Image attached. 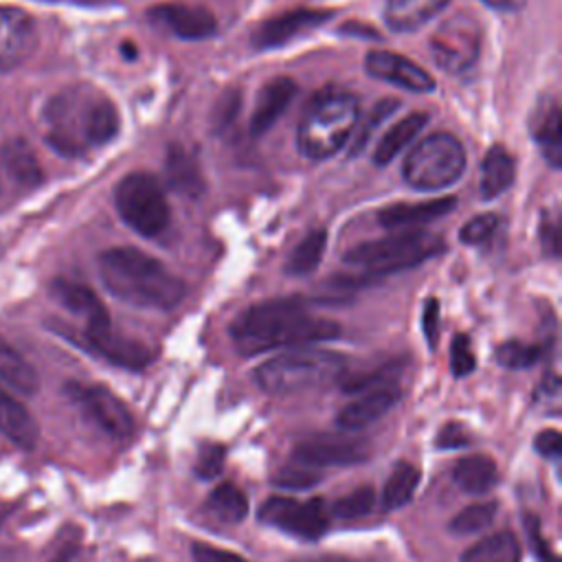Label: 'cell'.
I'll return each instance as SVG.
<instances>
[{
  "label": "cell",
  "instance_id": "obj_24",
  "mask_svg": "<svg viewBox=\"0 0 562 562\" xmlns=\"http://www.w3.org/2000/svg\"><path fill=\"white\" fill-rule=\"evenodd\" d=\"M165 176L171 189H176L184 198H198L206 187L195 156L182 145L169 147L165 158Z\"/></svg>",
  "mask_w": 562,
  "mask_h": 562
},
{
  "label": "cell",
  "instance_id": "obj_4",
  "mask_svg": "<svg viewBox=\"0 0 562 562\" xmlns=\"http://www.w3.org/2000/svg\"><path fill=\"white\" fill-rule=\"evenodd\" d=\"M358 121V99L351 92L329 88L307 105L296 130V145L310 160L331 158L349 143Z\"/></svg>",
  "mask_w": 562,
  "mask_h": 562
},
{
  "label": "cell",
  "instance_id": "obj_7",
  "mask_svg": "<svg viewBox=\"0 0 562 562\" xmlns=\"http://www.w3.org/2000/svg\"><path fill=\"white\" fill-rule=\"evenodd\" d=\"M465 169V151L457 136L435 132L422 138L404 158L402 176L419 191H439L454 184Z\"/></svg>",
  "mask_w": 562,
  "mask_h": 562
},
{
  "label": "cell",
  "instance_id": "obj_52",
  "mask_svg": "<svg viewBox=\"0 0 562 562\" xmlns=\"http://www.w3.org/2000/svg\"><path fill=\"white\" fill-rule=\"evenodd\" d=\"M481 2L492 9H498V11H507L514 7V0H481Z\"/></svg>",
  "mask_w": 562,
  "mask_h": 562
},
{
  "label": "cell",
  "instance_id": "obj_17",
  "mask_svg": "<svg viewBox=\"0 0 562 562\" xmlns=\"http://www.w3.org/2000/svg\"><path fill=\"white\" fill-rule=\"evenodd\" d=\"M149 20L156 24H162L176 37L187 42L206 40L217 29V20L209 9L191 7L182 2H165V4L151 7Z\"/></svg>",
  "mask_w": 562,
  "mask_h": 562
},
{
  "label": "cell",
  "instance_id": "obj_9",
  "mask_svg": "<svg viewBox=\"0 0 562 562\" xmlns=\"http://www.w3.org/2000/svg\"><path fill=\"white\" fill-rule=\"evenodd\" d=\"M66 395L108 437L125 441L134 432V417L125 402L103 384L68 382Z\"/></svg>",
  "mask_w": 562,
  "mask_h": 562
},
{
  "label": "cell",
  "instance_id": "obj_13",
  "mask_svg": "<svg viewBox=\"0 0 562 562\" xmlns=\"http://www.w3.org/2000/svg\"><path fill=\"white\" fill-rule=\"evenodd\" d=\"M83 345L105 362L130 371H140L156 358V351L151 347H147L140 340L116 334L112 329V323L101 327H86Z\"/></svg>",
  "mask_w": 562,
  "mask_h": 562
},
{
  "label": "cell",
  "instance_id": "obj_30",
  "mask_svg": "<svg viewBox=\"0 0 562 562\" xmlns=\"http://www.w3.org/2000/svg\"><path fill=\"white\" fill-rule=\"evenodd\" d=\"M522 549L514 533L498 531L481 538L463 551L461 562H520Z\"/></svg>",
  "mask_w": 562,
  "mask_h": 562
},
{
  "label": "cell",
  "instance_id": "obj_26",
  "mask_svg": "<svg viewBox=\"0 0 562 562\" xmlns=\"http://www.w3.org/2000/svg\"><path fill=\"white\" fill-rule=\"evenodd\" d=\"M514 176H516L514 156L501 145L490 147L481 162V176H479L481 198L492 200L501 195L505 189H509V184L514 182Z\"/></svg>",
  "mask_w": 562,
  "mask_h": 562
},
{
  "label": "cell",
  "instance_id": "obj_19",
  "mask_svg": "<svg viewBox=\"0 0 562 562\" xmlns=\"http://www.w3.org/2000/svg\"><path fill=\"white\" fill-rule=\"evenodd\" d=\"M296 94V83L290 77H274L270 79L257 94L248 130L252 136L266 134L288 110Z\"/></svg>",
  "mask_w": 562,
  "mask_h": 562
},
{
  "label": "cell",
  "instance_id": "obj_14",
  "mask_svg": "<svg viewBox=\"0 0 562 562\" xmlns=\"http://www.w3.org/2000/svg\"><path fill=\"white\" fill-rule=\"evenodd\" d=\"M334 18L331 11L323 9H292L279 15H272L263 22L257 24V29L250 35V42L255 48L268 50V48H279L292 42L294 37H301L325 22Z\"/></svg>",
  "mask_w": 562,
  "mask_h": 562
},
{
  "label": "cell",
  "instance_id": "obj_34",
  "mask_svg": "<svg viewBox=\"0 0 562 562\" xmlns=\"http://www.w3.org/2000/svg\"><path fill=\"white\" fill-rule=\"evenodd\" d=\"M498 512V503L496 501H483V503H474L468 505L465 509H461L448 525L450 533L454 536H472L479 533L483 529H487Z\"/></svg>",
  "mask_w": 562,
  "mask_h": 562
},
{
  "label": "cell",
  "instance_id": "obj_53",
  "mask_svg": "<svg viewBox=\"0 0 562 562\" xmlns=\"http://www.w3.org/2000/svg\"><path fill=\"white\" fill-rule=\"evenodd\" d=\"M86 2H101V0H86Z\"/></svg>",
  "mask_w": 562,
  "mask_h": 562
},
{
  "label": "cell",
  "instance_id": "obj_25",
  "mask_svg": "<svg viewBox=\"0 0 562 562\" xmlns=\"http://www.w3.org/2000/svg\"><path fill=\"white\" fill-rule=\"evenodd\" d=\"M448 4L450 0H389L384 20L391 31L408 33L430 22Z\"/></svg>",
  "mask_w": 562,
  "mask_h": 562
},
{
  "label": "cell",
  "instance_id": "obj_2",
  "mask_svg": "<svg viewBox=\"0 0 562 562\" xmlns=\"http://www.w3.org/2000/svg\"><path fill=\"white\" fill-rule=\"evenodd\" d=\"M121 127L116 105L90 83H75L57 92L44 108L46 143L61 156L77 158L108 145Z\"/></svg>",
  "mask_w": 562,
  "mask_h": 562
},
{
  "label": "cell",
  "instance_id": "obj_48",
  "mask_svg": "<svg viewBox=\"0 0 562 562\" xmlns=\"http://www.w3.org/2000/svg\"><path fill=\"white\" fill-rule=\"evenodd\" d=\"M525 527L529 529V540H531L533 551L538 553L540 562H560L558 555L549 549L547 540L540 536V531H538V527H540V525H538V518L531 516V514H527V516H525Z\"/></svg>",
  "mask_w": 562,
  "mask_h": 562
},
{
  "label": "cell",
  "instance_id": "obj_22",
  "mask_svg": "<svg viewBox=\"0 0 562 562\" xmlns=\"http://www.w3.org/2000/svg\"><path fill=\"white\" fill-rule=\"evenodd\" d=\"M531 134L544 160L558 169L562 165V112L555 99H542L531 119Z\"/></svg>",
  "mask_w": 562,
  "mask_h": 562
},
{
  "label": "cell",
  "instance_id": "obj_12",
  "mask_svg": "<svg viewBox=\"0 0 562 562\" xmlns=\"http://www.w3.org/2000/svg\"><path fill=\"white\" fill-rule=\"evenodd\" d=\"M369 459V446L362 439L353 437H334L318 435L301 439L292 448V463L305 468H345L358 465Z\"/></svg>",
  "mask_w": 562,
  "mask_h": 562
},
{
  "label": "cell",
  "instance_id": "obj_20",
  "mask_svg": "<svg viewBox=\"0 0 562 562\" xmlns=\"http://www.w3.org/2000/svg\"><path fill=\"white\" fill-rule=\"evenodd\" d=\"M50 294L61 307H66L75 316L83 318L86 327L110 325V314H108L105 305L99 301V296L88 285L70 281V279H55L50 283Z\"/></svg>",
  "mask_w": 562,
  "mask_h": 562
},
{
  "label": "cell",
  "instance_id": "obj_44",
  "mask_svg": "<svg viewBox=\"0 0 562 562\" xmlns=\"http://www.w3.org/2000/svg\"><path fill=\"white\" fill-rule=\"evenodd\" d=\"M437 448L443 450H459L470 446V432L465 430L463 424L459 422H448L439 432H437Z\"/></svg>",
  "mask_w": 562,
  "mask_h": 562
},
{
  "label": "cell",
  "instance_id": "obj_11",
  "mask_svg": "<svg viewBox=\"0 0 562 562\" xmlns=\"http://www.w3.org/2000/svg\"><path fill=\"white\" fill-rule=\"evenodd\" d=\"M481 31L468 13L448 18L430 37V53L446 72L468 70L479 55Z\"/></svg>",
  "mask_w": 562,
  "mask_h": 562
},
{
  "label": "cell",
  "instance_id": "obj_32",
  "mask_svg": "<svg viewBox=\"0 0 562 562\" xmlns=\"http://www.w3.org/2000/svg\"><path fill=\"white\" fill-rule=\"evenodd\" d=\"M206 509L222 522L237 525L248 514V496L241 487L226 481L211 490V494L206 498Z\"/></svg>",
  "mask_w": 562,
  "mask_h": 562
},
{
  "label": "cell",
  "instance_id": "obj_5",
  "mask_svg": "<svg viewBox=\"0 0 562 562\" xmlns=\"http://www.w3.org/2000/svg\"><path fill=\"white\" fill-rule=\"evenodd\" d=\"M345 356L327 349H296L272 356L255 369V382L272 395L316 389L345 375Z\"/></svg>",
  "mask_w": 562,
  "mask_h": 562
},
{
  "label": "cell",
  "instance_id": "obj_27",
  "mask_svg": "<svg viewBox=\"0 0 562 562\" xmlns=\"http://www.w3.org/2000/svg\"><path fill=\"white\" fill-rule=\"evenodd\" d=\"M452 481L465 494H487L498 483V468L487 454H472L457 461L452 468Z\"/></svg>",
  "mask_w": 562,
  "mask_h": 562
},
{
  "label": "cell",
  "instance_id": "obj_3",
  "mask_svg": "<svg viewBox=\"0 0 562 562\" xmlns=\"http://www.w3.org/2000/svg\"><path fill=\"white\" fill-rule=\"evenodd\" d=\"M99 277L119 301L145 310H171L184 294V281L160 259L132 246H116L99 255Z\"/></svg>",
  "mask_w": 562,
  "mask_h": 562
},
{
  "label": "cell",
  "instance_id": "obj_1",
  "mask_svg": "<svg viewBox=\"0 0 562 562\" xmlns=\"http://www.w3.org/2000/svg\"><path fill=\"white\" fill-rule=\"evenodd\" d=\"M228 334L241 356H257L279 347L331 340L340 336V325L310 314V301L303 296H277L246 307L231 323Z\"/></svg>",
  "mask_w": 562,
  "mask_h": 562
},
{
  "label": "cell",
  "instance_id": "obj_42",
  "mask_svg": "<svg viewBox=\"0 0 562 562\" xmlns=\"http://www.w3.org/2000/svg\"><path fill=\"white\" fill-rule=\"evenodd\" d=\"M476 360L470 349V338L465 334H457L450 342V369L454 378H465L474 371Z\"/></svg>",
  "mask_w": 562,
  "mask_h": 562
},
{
  "label": "cell",
  "instance_id": "obj_43",
  "mask_svg": "<svg viewBox=\"0 0 562 562\" xmlns=\"http://www.w3.org/2000/svg\"><path fill=\"white\" fill-rule=\"evenodd\" d=\"M496 226H498V217L494 213H481L461 226L459 237L463 244H481L496 231Z\"/></svg>",
  "mask_w": 562,
  "mask_h": 562
},
{
  "label": "cell",
  "instance_id": "obj_18",
  "mask_svg": "<svg viewBox=\"0 0 562 562\" xmlns=\"http://www.w3.org/2000/svg\"><path fill=\"white\" fill-rule=\"evenodd\" d=\"M400 397H402V393H400L397 384L360 393L358 400L349 402L347 406H342L338 411L336 424L340 430H347V432L362 430V428L375 424L378 419H382L386 413H391L395 408V404L400 402Z\"/></svg>",
  "mask_w": 562,
  "mask_h": 562
},
{
  "label": "cell",
  "instance_id": "obj_39",
  "mask_svg": "<svg viewBox=\"0 0 562 562\" xmlns=\"http://www.w3.org/2000/svg\"><path fill=\"white\" fill-rule=\"evenodd\" d=\"M321 481V474L312 468H305V465H299V463H292L283 470L277 472V476L272 479V483L281 490H290V492H301V490H310L314 487L316 483Z\"/></svg>",
  "mask_w": 562,
  "mask_h": 562
},
{
  "label": "cell",
  "instance_id": "obj_45",
  "mask_svg": "<svg viewBox=\"0 0 562 562\" xmlns=\"http://www.w3.org/2000/svg\"><path fill=\"white\" fill-rule=\"evenodd\" d=\"M191 558H193V562H248L246 558H241L233 551H226V549H220V547H213L206 542H193Z\"/></svg>",
  "mask_w": 562,
  "mask_h": 562
},
{
  "label": "cell",
  "instance_id": "obj_47",
  "mask_svg": "<svg viewBox=\"0 0 562 562\" xmlns=\"http://www.w3.org/2000/svg\"><path fill=\"white\" fill-rule=\"evenodd\" d=\"M422 331L430 345V349H435L437 338H439V303L437 299H428L424 303V312H422Z\"/></svg>",
  "mask_w": 562,
  "mask_h": 562
},
{
  "label": "cell",
  "instance_id": "obj_8",
  "mask_svg": "<svg viewBox=\"0 0 562 562\" xmlns=\"http://www.w3.org/2000/svg\"><path fill=\"white\" fill-rule=\"evenodd\" d=\"M121 220L143 237H156L169 226V204L158 180L147 171H132L114 189Z\"/></svg>",
  "mask_w": 562,
  "mask_h": 562
},
{
  "label": "cell",
  "instance_id": "obj_40",
  "mask_svg": "<svg viewBox=\"0 0 562 562\" xmlns=\"http://www.w3.org/2000/svg\"><path fill=\"white\" fill-rule=\"evenodd\" d=\"M397 105H400V101H395V99H382V101H378L375 103V108L371 110V114H369V119L360 125V130L358 132H353L356 134V138H353V143H351V149H353V154H360L362 149H364V145L369 143V138H371V134H373V130L393 112V110H397Z\"/></svg>",
  "mask_w": 562,
  "mask_h": 562
},
{
  "label": "cell",
  "instance_id": "obj_31",
  "mask_svg": "<svg viewBox=\"0 0 562 562\" xmlns=\"http://www.w3.org/2000/svg\"><path fill=\"white\" fill-rule=\"evenodd\" d=\"M327 248V231L325 228H314L310 231L296 246L294 250L288 255L283 270L292 277H303L310 274L312 270L318 268V263L323 261Z\"/></svg>",
  "mask_w": 562,
  "mask_h": 562
},
{
  "label": "cell",
  "instance_id": "obj_6",
  "mask_svg": "<svg viewBox=\"0 0 562 562\" xmlns=\"http://www.w3.org/2000/svg\"><path fill=\"white\" fill-rule=\"evenodd\" d=\"M446 244L441 235L428 231H404L391 237L362 241L345 252V263L375 274H391L397 270L415 268L443 252Z\"/></svg>",
  "mask_w": 562,
  "mask_h": 562
},
{
  "label": "cell",
  "instance_id": "obj_23",
  "mask_svg": "<svg viewBox=\"0 0 562 562\" xmlns=\"http://www.w3.org/2000/svg\"><path fill=\"white\" fill-rule=\"evenodd\" d=\"M0 432L9 441H13L18 448H24V450L35 448L40 437L35 417L4 386H0Z\"/></svg>",
  "mask_w": 562,
  "mask_h": 562
},
{
  "label": "cell",
  "instance_id": "obj_50",
  "mask_svg": "<svg viewBox=\"0 0 562 562\" xmlns=\"http://www.w3.org/2000/svg\"><path fill=\"white\" fill-rule=\"evenodd\" d=\"M77 553V540H68L64 544L57 547V551L53 553V558L48 562H70Z\"/></svg>",
  "mask_w": 562,
  "mask_h": 562
},
{
  "label": "cell",
  "instance_id": "obj_29",
  "mask_svg": "<svg viewBox=\"0 0 562 562\" xmlns=\"http://www.w3.org/2000/svg\"><path fill=\"white\" fill-rule=\"evenodd\" d=\"M426 123H428V116L424 112H411L408 116L400 119L380 138V143L373 151V162L375 165H389L424 130Z\"/></svg>",
  "mask_w": 562,
  "mask_h": 562
},
{
  "label": "cell",
  "instance_id": "obj_36",
  "mask_svg": "<svg viewBox=\"0 0 562 562\" xmlns=\"http://www.w3.org/2000/svg\"><path fill=\"white\" fill-rule=\"evenodd\" d=\"M400 373H402V364L400 362H389V364H382V367L373 369L371 373L342 375L340 378V386H342L345 393L360 395V393H367V391H375V389H384V386L397 384Z\"/></svg>",
  "mask_w": 562,
  "mask_h": 562
},
{
  "label": "cell",
  "instance_id": "obj_41",
  "mask_svg": "<svg viewBox=\"0 0 562 562\" xmlns=\"http://www.w3.org/2000/svg\"><path fill=\"white\" fill-rule=\"evenodd\" d=\"M224 457H226V450L222 443H202L198 450L193 472L204 481L215 479L224 468Z\"/></svg>",
  "mask_w": 562,
  "mask_h": 562
},
{
  "label": "cell",
  "instance_id": "obj_37",
  "mask_svg": "<svg viewBox=\"0 0 562 562\" xmlns=\"http://www.w3.org/2000/svg\"><path fill=\"white\" fill-rule=\"evenodd\" d=\"M373 505H375V490L371 485H360L353 492L334 501V505L329 507V514L342 520H356L371 514Z\"/></svg>",
  "mask_w": 562,
  "mask_h": 562
},
{
  "label": "cell",
  "instance_id": "obj_46",
  "mask_svg": "<svg viewBox=\"0 0 562 562\" xmlns=\"http://www.w3.org/2000/svg\"><path fill=\"white\" fill-rule=\"evenodd\" d=\"M533 448L538 454L547 459H560L562 457V435L555 428H544L536 435Z\"/></svg>",
  "mask_w": 562,
  "mask_h": 562
},
{
  "label": "cell",
  "instance_id": "obj_38",
  "mask_svg": "<svg viewBox=\"0 0 562 562\" xmlns=\"http://www.w3.org/2000/svg\"><path fill=\"white\" fill-rule=\"evenodd\" d=\"M540 347L522 340H505L496 347V362L505 369H529L540 360Z\"/></svg>",
  "mask_w": 562,
  "mask_h": 562
},
{
  "label": "cell",
  "instance_id": "obj_49",
  "mask_svg": "<svg viewBox=\"0 0 562 562\" xmlns=\"http://www.w3.org/2000/svg\"><path fill=\"white\" fill-rule=\"evenodd\" d=\"M540 241H542V250L549 257H558V217H549L544 213L540 222Z\"/></svg>",
  "mask_w": 562,
  "mask_h": 562
},
{
  "label": "cell",
  "instance_id": "obj_21",
  "mask_svg": "<svg viewBox=\"0 0 562 562\" xmlns=\"http://www.w3.org/2000/svg\"><path fill=\"white\" fill-rule=\"evenodd\" d=\"M457 206L454 198H439L428 202H397L378 211V222L384 228H411L417 224H428L437 217L452 213Z\"/></svg>",
  "mask_w": 562,
  "mask_h": 562
},
{
  "label": "cell",
  "instance_id": "obj_16",
  "mask_svg": "<svg viewBox=\"0 0 562 562\" xmlns=\"http://www.w3.org/2000/svg\"><path fill=\"white\" fill-rule=\"evenodd\" d=\"M37 44L35 20L18 7H0V72L24 64Z\"/></svg>",
  "mask_w": 562,
  "mask_h": 562
},
{
  "label": "cell",
  "instance_id": "obj_35",
  "mask_svg": "<svg viewBox=\"0 0 562 562\" xmlns=\"http://www.w3.org/2000/svg\"><path fill=\"white\" fill-rule=\"evenodd\" d=\"M4 160L7 169L20 184H37L42 180L40 162L26 143L11 140L4 149Z\"/></svg>",
  "mask_w": 562,
  "mask_h": 562
},
{
  "label": "cell",
  "instance_id": "obj_28",
  "mask_svg": "<svg viewBox=\"0 0 562 562\" xmlns=\"http://www.w3.org/2000/svg\"><path fill=\"white\" fill-rule=\"evenodd\" d=\"M0 386L20 395H33L40 386V378L33 364L4 340H0Z\"/></svg>",
  "mask_w": 562,
  "mask_h": 562
},
{
  "label": "cell",
  "instance_id": "obj_51",
  "mask_svg": "<svg viewBox=\"0 0 562 562\" xmlns=\"http://www.w3.org/2000/svg\"><path fill=\"white\" fill-rule=\"evenodd\" d=\"M290 562H356V560L336 555V553H321V555H307V558H299V560H290Z\"/></svg>",
  "mask_w": 562,
  "mask_h": 562
},
{
  "label": "cell",
  "instance_id": "obj_10",
  "mask_svg": "<svg viewBox=\"0 0 562 562\" xmlns=\"http://www.w3.org/2000/svg\"><path fill=\"white\" fill-rule=\"evenodd\" d=\"M259 520L290 536L316 540L327 531L329 507L323 498L301 501L292 496H270L259 507Z\"/></svg>",
  "mask_w": 562,
  "mask_h": 562
},
{
  "label": "cell",
  "instance_id": "obj_33",
  "mask_svg": "<svg viewBox=\"0 0 562 562\" xmlns=\"http://www.w3.org/2000/svg\"><path fill=\"white\" fill-rule=\"evenodd\" d=\"M419 479H422V472L413 463H406V461L397 463L384 483L382 507L386 512L404 507L413 498V494L419 485Z\"/></svg>",
  "mask_w": 562,
  "mask_h": 562
},
{
  "label": "cell",
  "instance_id": "obj_15",
  "mask_svg": "<svg viewBox=\"0 0 562 562\" xmlns=\"http://www.w3.org/2000/svg\"><path fill=\"white\" fill-rule=\"evenodd\" d=\"M364 70L373 79L386 81L408 92H432L437 88L430 72L417 66L413 59L397 55L393 50H369L364 57Z\"/></svg>",
  "mask_w": 562,
  "mask_h": 562
}]
</instances>
